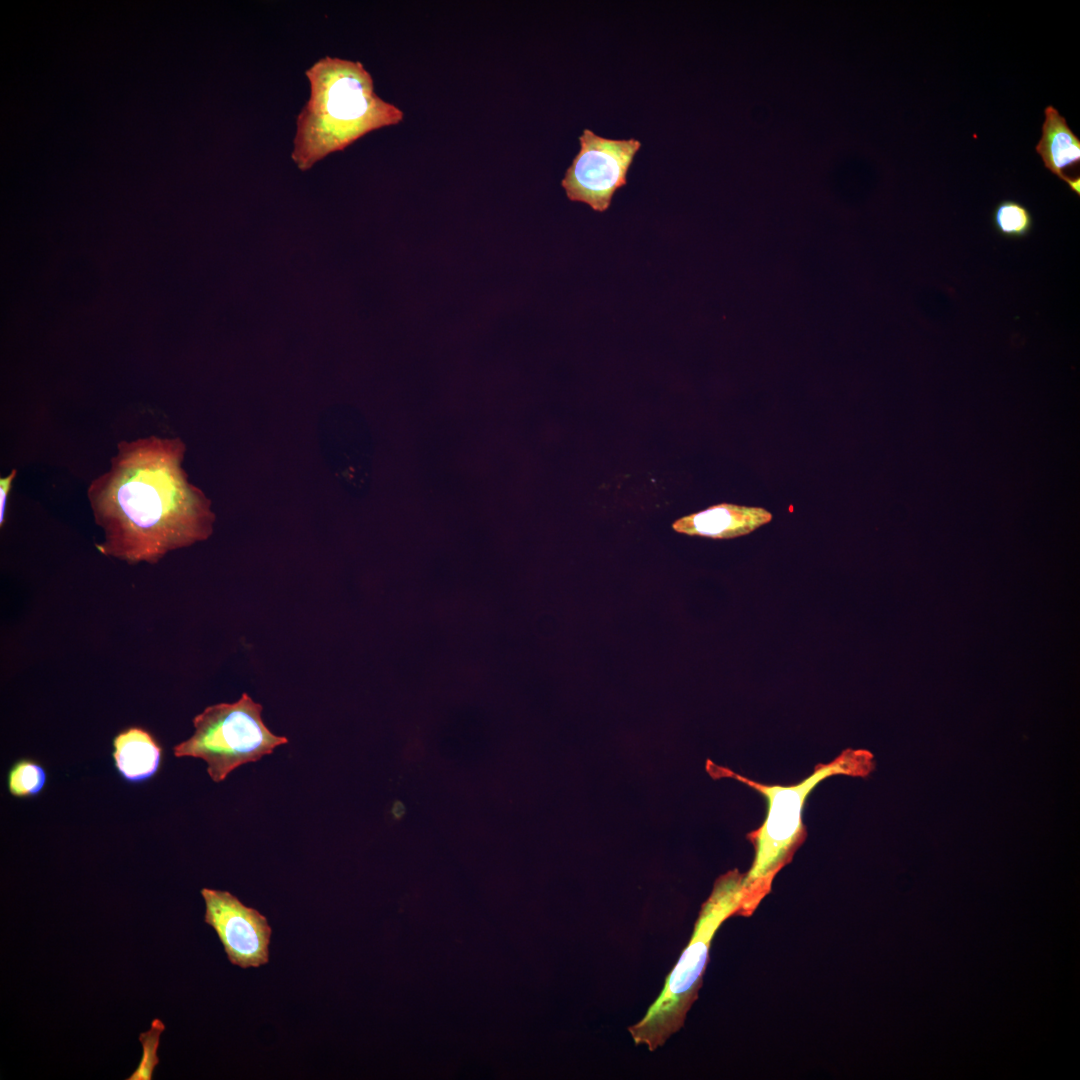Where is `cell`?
I'll return each instance as SVG.
<instances>
[{
    "label": "cell",
    "mask_w": 1080,
    "mask_h": 1080,
    "mask_svg": "<svg viewBox=\"0 0 1080 1080\" xmlns=\"http://www.w3.org/2000/svg\"><path fill=\"white\" fill-rule=\"evenodd\" d=\"M46 782V773L37 763L30 760L18 761L8 775V788L17 797L38 794Z\"/></svg>",
    "instance_id": "obj_12"
},
{
    "label": "cell",
    "mask_w": 1080,
    "mask_h": 1080,
    "mask_svg": "<svg viewBox=\"0 0 1080 1080\" xmlns=\"http://www.w3.org/2000/svg\"><path fill=\"white\" fill-rule=\"evenodd\" d=\"M17 474V471L13 469L9 475L0 478V524L3 525L5 521L6 503L9 491L12 487V483Z\"/></svg>",
    "instance_id": "obj_14"
},
{
    "label": "cell",
    "mask_w": 1080,
    "mask_h": 1080,
    "mask_svg": "<svg viewBox=\"0 0 1080 1080\" xmlns=\"http://www.w3.org/2000/svg\"><path fill=\"white\" fill-rule=\"evenodd\" d=\"M992 224L1001 236L1020 239L1030 234L1033 217L1023 204L1015 200H1002L992 211Z\"/></svg>",
    "instance_id": "obj_11"
},
{
    "label": "cell",
    "mask_w": 1080,
    "mask_h": 1080,
    "mask_svg": "<svg viewBox=\"0 0 1080 1080\" xmlns=\"http://www.w3.org/2000/svg\"><path fill=\"white\" fill-rule=\"evenodd\" d=\"M772 514L760 507L720 503L677 519L672 528L689 536L731 539L769 523Z\"/></svg>",
    "instance_id": "obj_8"
},
{
    "label": "cell",
    "mask_w": 1080,
    "mask_h": 1080,
    "mask_svg": "<svg viewBox=\"0 0 1080 1080\" xmlns=\"http://www.w3.org/2000/svg\"><path fill=\"white\" fill-rule=\"evenodd\" d=\"M579 141L580 150L566 170L562 187L571 201L604 212L614 193L626 184L628 169L641 143L632 138H604L589 129H584Z\"/></svg>",
    "instance_id": "obj_6"
},
{
    "label": "cell",
    "mask_w": 1080,
    "mask_h": 1080,
    "mask_svg": "<svg viewBox=\"0 0 1080 1080\" xmlns=\"http://www.w3.org/2000/svg\"><path fill=\"white\" fill-rule=\"evenodd\" d=\"M307 76L311 97L299 117L293 154L301 166L403 118L400 109L376 95L370 74L358 62L327 58Z\"/></svg>",
    "instance_id": "obj_2"
},
{
    "label": "cell",
    "mask_w": 1080,
    "mask_h": 1080,
    "mask_svg": "<svg viewBox=\"0 0 1080 1080\" xmlns=\"http://www.w3.org/2000/svg\"><path fill=\"white\" fill-rule=\"evenodd\" d=\"M113 746L115 766L125 780L141 782L157 772L161 748L145 730L129 728L115 737Z\"/></svg>",
    "instance_id": "obj_10"
},
{
    "label": "cell",
    "mask_w": 1080,
    "mask_h": 1080,
    "mask_svg": "<svg viewBox=\"0 0 1080 1080\" xmlns=\"http://www.w3.org/2000/svg\"><path fill=\"white\" fill-rule=\"evenodd\" d=\"M117 449L110 469L87 492L104 531V541L96 545L101 554L154 564L211 536V501L188 480L181 439L149 436L120 441Z\"/></svg>",
    "instance_id": "obj_1"
},
{
    "label": "cell",
    "mask_w": 1080,
    "mask_h": 1080,
    "mask_svg": "<svg viewBox=\"0 0 1080 1080\" xmlns=\"http://www.w3.org/2000/svg\"><path fill=\"white\" fill-rule=\"evenodd\" d=\"M1044 115L1042 136L1035 150L1044 166L1080 195V177L1071 179L1066 175L1067 170L1080 162V140L1056 108L1048 105Z\"/></svg>",
    "instance_id": "obj_9"
},
{
    "label": "cell",
    "mask_w": 1080,
    "mask_h": 1080,
    "mask_svg": "<svg viewBox=\"0 0 1080 1080\" xmlns=\"http://www.w3.org/2000/svg\"><path fill=\"white\" fill-rule=\"evenodd\" d=\"M165 1025L160 1019H154L147 1032L141 1033L139 1041L142 1043L143 1055L135 1069L127 1080H151L155 1066L158 1064L157 1049L161 1033Z\"/></svg>",
    "instance_id": "obj_13"
},
{
    "label": "cell",
    "mask_w": 1080,
    "mask_h": 1080,
    "mask_svg": "<svg viewBox=\"0 0 1080 1080\" xmlns=\"http://www.w3.org/2000/svg\"><path fill=\"white\" fill-rule=\"evenodd\" d=\"M875 769L873 754L865 749H845L832 761L819 764L793 785L759 783L727 770V775L759 792L767 802L766 817L749 833L754 858L742 882L743 899L738 915L749 917L771 892L776 875L792 860L806 832L802 814L807 797L823 780L836 775L865 778Z\"/></svg>",
    "instance_id": "obj_3"
},
{
    "label": "cell",
    "mask_w": 1080,
    "mask_h": 1080,
    "mask_svg": "<svg viewBox=\"0 0 1080 1080\" xmlns=\"http://www.w3.org/2000/svg\"><path fill=\"white\" fill-rule=\"evenodd\" d=\"M201 895L204 921L217 933L230 963L241 968L268 963L272 929L266 917L228 891L203 888Z\"/></svg>",
    "instance_id": "obj_7"
},
{
    "label": "cell",
    "mask_w": 1080,
    "mask_h": 1080,
    "mask_svg": "<svg viewBox=\"0 0 1080 1080\" xmlns=\"http://www.w3.org/2000/svg\"><path fill=\"white\" fill-rule=\"evenodd\" d=\"M261 713L262 705L247 693L234 703L208 706L194 717V734L174 747V755L203 759L211 779L221 782L237 767L288 742L266 727Z\"/></svg>",
    "instance_id": "obj_5"
},
{
    "label": "cell",
    "mask_w": 1080,
    "mask_h": 1080,
    "mask_svg": "<svg viewBox=\"0 0 1080 1080\" xmlns=\"http://www.w3.org/2000/svg\"><path fill=\"white\" fill-rule=\"evenodd\" d=\"M743 877L744 874L734 869L716 880L700 909L689 943L667 976L662 991L644 1017L628 1028L635 1045L655 1051L683 1027L698 997L712 940L721 925L739 913Z\"/></svg>",
    "instance_id": "obj_4"
}]
</instances>
